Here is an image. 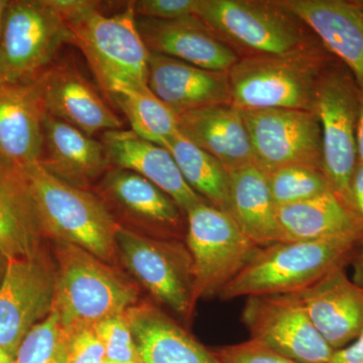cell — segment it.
<instances>
[{"mask_svg": "<svg viewBox=\"0 0 363 363\" xmlns=\"http://www.w3.org/2000/svg\"><path fill=\"white\" fill-rule=\"evenodd\" d=\"M65 18L77 45L105 91L119 84L147 85L150 51L138 33L133 2L107 16L90 0H50Z\"/></svg>", "mask_w": 363, "mask_h": 363, "instance_id": "obj_1", "label": "cell"}, {"mask_svg": "<svg viewBox=\"0 0 363 363\" xmlns=\"http://www.w3.org/2000/svg\"><path fill=\"white\" fill-rule=\"evenodd\" d=\"M363 243V233L310 241H283L260 247L221 291L223 301L300 292L333 269L350 264Z\"/></svg>", "mask_w": 363, "mask_h": 363, "instance_id": "obj_2", "label": "cell"}, {"mask_svg": "<svg viewBox=\"0 0 363 363\" xmlns=\"http://www.w3.org/2000/svg\"><path fill=\"white\" fill-rule=\"evenodd\" d=\"M56 264L54 308L68 334L93 328L138 304L135 284L83 248L52 241Z\"/></svg>", "mask_w": 363, "mask_h": 363, "instance_id": "obj_3", "label": "cell"}, {"mask_svg": "<svg viewBox=\"0 0 363 363\" xmlns=\"http://www.w3.org/2000/svg\"><path fill=\"white\" fill-rule=\"evenodd\" d=\"M23 169L45 238L76 245L112 264L119 224L104 200L52 175L40 162Z\"/></svg>", "mask_w": 363, "mask_h": 363, "instance_id": "obj_4", "label": "cell"}, {"mask_svg": "<svg viewBox=\"0 0 363 363\" xmlns=\"http://www.w3.org/2000/svg\"><path fill=\"white\" fill-rule=\"evenodd\" d=\"M324 60L297 52L238 60L228 71L230 104L240 111L298 109L314 111Z\"/></svg>", "mask_w": 363, "mask_h": 363, "instance_id": "obj_5", "label": "cell"}, {"mask_svg": "<svg viewBox=\"0 0 363 363\" xmlns=\"http://www.w3.org/2000/svg\"><path fill=\"white\" fill-rule=\"evenodd\" d=\"M358 91L346 67L331 66L320 74L314 102L321 128L322 172L331 192L351 212V181L358 164Z\"/></svg>", "mask_w": 363, "mask_h": 363, "instance_id": "obj_6", "label": "cell"}, {"mask_svg": "<svg viewBox=\"0 0 363 363\" xmlns=\"http://www.w3.org/2000/svg\"><path fill=\"white\" fill-rule=\"evenodd\" d=\"M72 35L50 0L9 1L0 38V83L28 82L51 67Z\"/></svg>", "mask_w": 363, "mask_h": 363, "instance_id": "obj_7", "label": "cell"}, {"mask_svg": "<svg viewBox=\"0 0 363 363\" xmlns=\"http://www.w3.org/2000/svg\"><path fill=\"white\" fill-rule=\"evenodd\" d=\"M116 255L157 302L188 320L194 311V269L187 247L169 238L145 235L119 224Z\"/></svg>", "mask_w": 363, "mask_h": 363, "instance_id": "obj_8", "label": "cell"}, {"mask_svg": "<svg viewBox=\"0 0 363 363\" xmlns=\"http://www.w3.org/2000/svg\"><path fill=\"white\" fill-rule=\"evenodd\" d=\"M186 213V245L194 269L196 298L218 297L260 247L230 214L211 204L200 202Z\"/></svg>", "mask_w": 363, "mask_h": 363, "instance_id": "obj_9", "label": "cell"}, {"mask_svg": "<svg viewBox=\"0 0 363 363\" xmlns=\"http://www.w3.org/2000/svg\"><path fill=\"white\" fill-rule=\"evenodd\" d=\"M216 33L259 55L285 56L302 51L298 20L281 2L200 0L196 16Z\"/></svg>", "mask_w": 363, "mask_h": 363, "instance_id": "obj_10", "label": "cell"}, {"mask_svg": "<svg viewBox=\"0 0 363 363\" xmlns=\"http://www.w3.org/2000/svg\"><path fill=\"white\" fill-rule=\"evenodd\" d=\"M55 284L56 264L45 245L9 260L0 283V347L13 358L28 332L51 315Z\"/></svg>", "mask_w": 363, "mask_h": 363, "instance_id": "obj_11", "label": "cell"}, {"mask_svg": "<svg viewBox=\"0 0 363 363\" xmlns=\"http://www.w3.org/2000/svg\"><path fill=\"white\" fill-rule=\"evenodd\" d=\"M241 321L250 340L298 363H328L335 351L295 294L247 298Z\"/></svg>", "mask_w": 363, "mask_h": 363, "instance_id": "obj_12", "label": "cell"}, {"mask_svg": "<svg viewBox=\"0 0 363 363\" xmlns=\"http://www.w3.org/2000/svg\"><path fill=\"white\" fill-rule=\"evenodd\" d=\"M252 145L253 164L267 176L292 166L322 171V138L314 111H241Z\"/></svg>", "mask_w": 363, "mask_h": 363, "instance_id": "obj_13", "label": "cell"}, {"mask_svg": "<svg viewBox=\"0 0 363 363\" xmlns=\"http://www.w3.org/2000/svg\"><path fill=\"white\" fill-rule=\"evenodd\" d=\"M136 26L150 52L210 71L228 72L238 63L235 52L197 16L177 20L136 16Z\"/></svg>", "mask_w": 363, "mask_h": 363, "instance_id": "obj_14", "label": "cell"}, {"mask_svg": "<svg viewBox=\"0 0 363 363\" xmlns=\"http://www.w3.org/2000/svg\"><path fill=\"white\" fill-rule=\"evenodd\" d=\"M294 294L334 350L345 347L362 333L363 290L348 278L344 267Z\"/></svg>", "mask_w": 363, "mask_h": 363, "instance_id": "obj_15", "label": "cell"}, {"mask_svg": "<svg viewBox=\"0 0 363 363\" xmlns=\"http://www.w3.org/2000/svg\"><path fill=\"white\" fill-rule=\"evenodd\" d=\"M45 116L40 77L0 83V159L21 169L40 162Z\"/></svg>", "mask_w": 363, "mask_h": 363, "instance_id": "obj_16", "label": "cell"}, {"mask_svg": "<svg viewBox=\"0 0 363 363\" xmlns=\"http://www.w3.org/2000/svg\"><path fill=\"white\" fill-rule=\"evenodd\" d=\"M45 113L85 135L123 130V123L74 67L55 65L40 76Z\"/></svg>", "mask_w": 363, "mask_h": 363, "instance_id": "obj_17", "label": "cell"}, {"mask_svg": "<svg viewBox=\"0 0 363 363\" xmlns=\"http://www.w3.org/2000/svg\"><path fill=\"white\" fill-rule=\"evenodd\" d=\"M147 84L177 116L200 107L230 104L228 72L205 70L157 52H150Z\"/></svg>", "mask_w": 363, "mask_h": 363, "instance_id": "obj_18", "label": "cell"}, {"mask_svg": "<svg viewBox=\"0 0 363 363\" xmlns=\"http://www.w3.org/2000/svg\"><path fill=\"white\" fill-rule=\"evenodd\" d=\"M101 143L114 168L128 169L152 182L184 212L204 201L184 180L166 147L140 138L133 130H124L102 133Z\"/></svg>", "mask_w": 363, "mask_h": 363, "instance_id": "obj_19", "label": "cell"}, {"mask_svg": "<svg viewBox=\"0 0 363 363\" xmlns=\"http://www.w3.org/2000/svg\"><path fill=\"white\" fill-rule=\"evenodd\" d=\"M310 26L325 47L343 62L363 88V14L357 2L343 0L279 1Z\"/></svg>", "mask_w": 363, "mask_h": 363, "instance_id": "obj_20", "label": "cell"}, {"mask_svg": "<svg viewBox=\"0 0 363 363\" xmlns=\"http://www.w3.org/2000/svg\"><path fill=\"white\" fill-rule=\"evenodd\" d=\"M177 117L179 133L218 160L227 171L253 164L242 113L230 104L200 107Z\"/></svg>", "mask_w": 363, "mask_h": 363, "instance_id": "obj_21", "label": "cell"}, {"mask_svg": "<svg viewBox=\"0 0 363 363\" xmlns=\"http://www.w3.org/2000/svg\"><path fill=\"white\" fill-rule=\"evenodd\" d=\"M125 317L143 363H223L157 306L138 303Z\"/></svg>", "mask_w": 363, "mask_h": 363, "instance_id": "obj_22", "label": "cell"}, {"mask_svg": "<svg viewBox=\"0 0 363 363\" xmlns=\"http://www.w3.org/2000/svg\"><path fill=\"white\" fill-rule=\"evenodd\" d=\"M47 240L25 172L0 159V250L7 259L39 252Z\"/></svg>", "mask_w": 363, "mask_h": 363, "instance_id": "obj_23", "label": "cell"}, {"mask_svg": "<svg viewBox=\"0 0 363 363\" xmlns=\"http://www.w3.org/2000/svg\"><path fill=\"white\" fill-rule=\"evenodd\" d=\"M44 150L40 164L52 175L81 189L106 173L111 164L102 143L47 113Z\"/></svg>", "mask_w": 363, "mask_h": 363, "instance_id": "obj_24", "label": "cell"}, {"mask_svg": "<svg viewBox=\"0 0 363 363\" xmlns=\"http://www.w3.org/2000/svg\"><path fill=\"white\" fill-rule=\"evenodd\" d=\"M102 195L126 216L143 225L171 231L181 221L180 207L161 189L128 169H108L102 179Z\"/></svg>", "mask_w": 363, "mask_h": 363, "instance_id": "obj_25", "label": "cell"}, {"mask_svg": "<svg viewBox=\"0 0 363 363\" xmlns=\"http://www.w3.org/2000/svg\"><path fill=\"white\" fill-rule=\"evenodd\" d=\"M229 214L260 247L281 242L267 177L255 164L229 171Z\"/></svg>", "mask_w": 363, "mask_h": 363, "instance_id": "obj_26", "label": "cell"}, {"mask_svg": "<svg viewBox=\"0 0 363 363\" xmlns=\"http://www.w3.org/2000/svg\"><path fill=\"white\" fill-rule=\"evenodd\" d=\"M283 241H310L363 233V224L331 191L311 199L276 208Z\"/></svg>", "mask_w": 363, "mask_h": 363, "instance_id": "obj_27", "label": "cell"}, {"mask_svg": "<svg viewBox=\"0 0 363 363\" xmlns=\"http://www.w3.org/2000/svg\"><path fill=\"white\" fill-rule=\"evenodd\" d=\"M106 92L128 119L131 130L140 138L164 147L178 135V117L149 86L119 84Z\"/></svg>", "mask_w": 363, "mask_h": 363, "instance_id": "obj_28", "label": "cell"}, {"mask_svg": "<svg viewBox=\"0 0 363 363\" xmlns=\"http://www.w3.org/2000/svg\"><path fill=\"white\" fill-rule=\"evenodd\" d=\"M186 183L212 206L229 214V173L218 160L184 138L180 133L166 145Z\"/></svg>", "mask_w": 363, "mask_h": 363, "instance_id": "obj_29", "label": "cell"}, {"mask_svg": "<svg viewBox=\"0 0 363 363\" xmlns=\"http://www.w3.org/2000/svg\"><path fill=\"white\" fill-rule=\"evenodd\" d=\"M267 177L276 206L305 201L330 191L323 172L311 167H286Z\"/></svg>", "mask_w": 363, "mask_h": 363, "instance_id": "obj_30", "label": "cell"}, {"mask_svg": "<svg viewBox=\"0 0 363 363\" xmlns=\"http://www.w3.org/2000/svg\"><path fill=\"white\" fill-rule=\"evenodd\" d=\"M68 333L52 312L28 332L14 357V363H66Z\"/></svg>", "mask_w": 363, "mask_h": 363, "instance_id": "obj_31", "label": "cell"}, {"mask_svg": "<svg viewBox=\"0 0 363 363\" xmlns=\"http://www.w3.org/2000/svg\"><path fill=\"white\" fill-rule=\"evenodd\" d=\"M92 329L104 344L107 362L143 363L125 313L106 318Z\"/></svg>", "mask_w": 363, "mask_h": 363, "instance_id": "obj_32", "label": "cell"}, {"mask_svg": "<svg viewBox=\"0 0 363 363\" xmlns=\"http://www.w3.org/2000/svg\"><path fill=\"white\" fill-rule=\"evenodd\" d=\"M215 354L223 363H298L252 340L220 348Z\"/></svg>", "mask_w": 363, "mask_h": 363, "instance_id": "obj_33", "label": "cell"}, {"mask_svg": "<svg viewBox=\"0 0 363 363\" xmlns=\"http://www.w3.org/2000/svg\"><path fill=\"white\" fill-rule=\"evenodd\" d=\"M200 0H140L133 1L136 16L177 20L196 16Z\"/></svg>", "mask_w": 363, "mask_h": 363, "instance_id": "obj_34", "label": "cell"}, {"mask_svg": "<svg viewBox=\"0 0 363 363\" xmlns=\"http://www.w3.org/2000/svg\"><path fill=\"white\" fill-rule=\"evenodd\" d=\"M66 363H106L104 344L92 328L68 334Z\"/></svg>", "mask_w": 363, "mask_h": 363, "instance_id": "obj_35", "label": "cell"}, {"mask_svg": "<svg viewBox=\"0 0 363 363\" xmlns=\"http://www.w3.org/2000/svg\"><path fill=\"white\" fill-rule=\"evenodd\" d=\"M328 363H363V332L353 342L334 351Z\"/></svg>", "mask_w": 363, "mask_h": 363, "instance_id": "obj_36", "label": "cell"}, {"mask_svg": "<svg viewBox=\"0 0 363 363\" xmlns=\"http://www.w3.org/2000/svg\"><path fill=\"white\" fill-rule=\"evenodd\" d=\"M353 212L363 224V162H358L351 181Z\"/></svg>", "mask_w": 363, "mask_h": 363, "instance_id": "obj_37", "label": "cell"}, {"mask_svg": "<svg viewBox=\"0 0 363 363\" xmlns=\"http://www.w3.org/2000/svg\"><path fill=\"white\" fill-rule=\"evenodd\" d=\"M350 264L352 267V281L363 290V243L355 250Z\"/></svg>", "mask_w": 363, "mask_h": 363, "instance_id": "obj_38", "label": "cell"}, {"mask_svg": "<svg viewBox=\"0 0 363 363\" xmlns=\"http://www.w3.org/2000/svg\"><path fill=\"white\" fill-rule=\"evenodd\" d=\"M357 143L358 162H363V88L358 87Z\"/></svg>", "mask_w": 363, "mask_h": 363, "instance_id": "obj_39", "label": "cell"}, {"mask_svg": "<svg viewBox=\"0 0 363 363\" xmlns=\"http://www.w3.org/2000/svg\"><path fill=\"white\" fill-rule=\"evenodd\" d=\"M9 2L6 0H0V38H1L2 28H4V16Z\"/></svg>", "mask_w": 363, "mask_h": 363, "instance_id": "obj_40", "label": "cell"}, {"mask_svg": "<svg viewBox=\"0 0 363 363\" xmlns=\"http://www.w3.org/2000/svg\"><path fill=\"white\" fill-rule=\"evenodd\" d=\"M7 264H9V259L2 250H0V283H1L2 278H4V274H6Z\"/></svg>", "mask_w": 363, "mask_h": 363, "instance_id": "obj_41", "label": "cell"}, {"mask_svg": "<svg viewBox=\"0 0 363 363\" xmlns=\"http://www.w3.org/2000/svg\"><path fill=\"white\" fill-rule=\"evenodd\" d=\"M0 363H14V358L0 347Z\"/></svg>", "mask_w": 363, "mask_h": 363, "instance_id": "obj_42", "label": "cell"}, {"mask_svg": "<svg viewBox=\"0 0 363 363\" xmlns=\"http://www.w3.org/2000/svg\"><path fill=\"white\" fill-rule=\"evenodd\" d=\"M358 6H359L360 11H362L363 14V1L362 2H357Z\"/></svg>", "mask_w": 363, "mask_h": 363, "instance_id": "obj_43", "label": "cell"}, {"mask_svg": "<svg viewBox=\"0 0 363 363\" xmlns=\"http://www.w3.org/2000/svg\"><path fill=\"white\" fill-rule=\"evenodd\" d=\"M106 363H116V362H107Z\"/></svg>", "mask_w": 363, "mask_h": 363, "instance_id": "obj_44", "label": "cell"}]
</instances>
